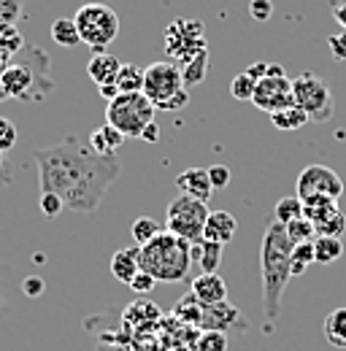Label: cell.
Returning a JSON list of instances; mask_svg holds the SVG:
<instances>
[{
  "label": "cell",
  "instance_id": "6da1fadb",
  "mask_svg": "<svg viewBox=\"0 0 346 351\" xmlns=\"http://www.w3.org/2000/svg\"><path fill=\"white\" fill-rule=\"evenodd\" d=\"M33 157L41 192H54L65 208L76 214H95L122 173L117 154L103 157L76 135H65L54 146L36 149Z\"/></svg>",
  "mask_w": 346,
  "mask_h": 351
},
{
  "label": "cell",
  "instance_id": "7a4b0ae2",
  "mask_svg": "<svg viewBox=\"0 0 346 351\" xmlns=\"http://www.w3.org/2000/svg\"><path fill=\"white\" fill-rule=\"evenodd\" d=\"M260 276H262V313L268 327L276 324L281 313V298L287 281L292 278V241L287 227L270 217L260 243Z\"/></svg>",
  "mask_w": 346,
  "mask_h": 351
},
{
  "label": "cell",
  "instance_id": "3957f363",
  "mask_svg": "<svg viewBox=\"0 0 346 351\" xmlns=\"http://www.w3.org/2000/svg\"><path fill=\"white\" fill-rule=\"evenodd\" d=\"M141 270L165 284L187 281L192 270V243L163 230L154 241L141 246Z\"/></svg>",
  "mask_w": 346,
  "mask_h": 351
},
{
  "label": "cell",
  "instance_id": "277c9868",
  "mask_svg": "<svg viewBox=\"0 0 346 351\" xmlns=\"http://www.w3.org/2000/svg\"><path fill=\"white\" fill-rule=\"evenodd\" d=\"M143 95L160 111H178L189 103V92L184 87L181 68L176 62H152L143 68Z\"/></svg>",
  "mask_w": 346,
  "mask_h": 351
},
{
  "label": "cell",
  "instance_id": "5b68a950",
  "mask_svg": "<svg viewBox=\"0 0 346 351\" xmlns=\"http://www.w3.org/2000/svg\"><path fill=\"white\" fill-rule=\"evenodd\" d=\"M154 103L143 92H122L106 108V122L122 132L125 138H141L146 125L154 122Z\"/></svg>",
  "mask_w": 346,
  "mask_h": 351
},
{
  "label": "cell",
  "instance_id": "8992f818",
  "mask_svg": "<svg viewBox=\"0 0 346 351\" xmlns=\"http://www.w3.org/2000/svg\"><path fill=\"white\" fill-rule=\"evenodd\" d=\"M82 44H86L95 54L106 51V46L111 44L119 36V16L111 5L106 3H86L76 11L73 16Z\"/></svg>",
  "mask_w": 346,
  "mask_h": 351
},
{
  "label": "cell",
  "instance_id": "52a82bcc",
  "mask_svg": "<svg viewBox=\"0 0 346 351\" xmlns=\"http://www.w3.org/2000/svg\"><path fill=\"white\" fill-rule=\"evenodd\" d=\"M209 214H211L209 203H203L198 197H189V195H178L168 206L165 230L184 238V241H189V243H198L203 238V227H206Z\"/></svg>",
  "mask_w": 346,
  "mask_h": 351
},
{
  "label": "cell",
  "instance_id": "ba28073f",
  "mask_svg": "<svg viewBox=\"0 0 346 351\" xmlns=\"http://www.w3.org/2000/svg\"><path fill=\"white\" fill-rule=\"evenodd\" d=\"M295 106L308 114L311 122H327L333 117V92L316 73H301L292 79Z\"/></svg>",
  "mask_w": 346,
  "mask_h": 351
},
{
  "label": "cell",
  "instance_id": "9c48e42d",
  "mask_svg": "<svg viewBox=\"0 0 346 351\" xmlns=\"http://www.w3.org/2000/svg\"><path fill=\"white\" fill-rule=\"evenodd\" d=\"M165 44H168V54L173 57L176 65L187 62L189 57L206 51L203 25L198 19H176L165 30Z\"/></svg>",
  "mask_w": 346,
  "mask_h": 351
},
{
  "label": "cell",
  "instance_id": "30bf717a",
  "mask_svg": "<svg viewBox=\"0 0 346 351\" xmlns=\"http://www.w3.org/2000/svg\"><path fill=\"white\" fill-rule=\"evenodd\" d=\"M314 195L338 200L344 195V181L327 165H308L298 176V197L305 200V197H314Z\"/></svg>",
  "mask_w": 346,
  "mask_h": 351
},
{
  "label": "cell",
  "instance_id": "8fae6325",
  "mask_svg": "<svg viewBox=\"0 0 346 351\" xmlns=\"http://www.w3.org/2000/svg\"><path fill=\"white\" fill-rule=\"evenodd\" d=\"M252 103L265 114H276V111H284V108L295 106L292 79H287V76H281V79H273V76L260 79Z\"/></svg>",
  "mask_w": 346,
  "mask_h": 351
},
{
  "label": "cell",
  "instance_id": "7c38bea8",
  "mask_svg": "<svg viewBox=\"0 0 346 351\" xmlns=\"http://www.w3.org/2000/svg\"><path fill=\"white\" fill-rule=\"evenodd\" d=\"M200 330H216V332H246V319L241 316V311L233 306L230 300L216 303V306H203V319H200Z\"/></svg>",
  "mask_w": 346,
  "mask_h": 351
},
{
  "label": "cell",
  "instance_id": "4fadbf2b",
  "mask_svg": "<svg viewBox=\"0 0 346 351\" xmlns=\"http://www.w3.org/2000/svg\"><path fill=\"white\" fill-rule=\"evenodd\" d=\"M33 84H36V71H33L30 65H22V62L5 65L3 79H0V87L5 89L8 97H16V100H36Z\"/></svg>",
  "mask_w": 346,
  "mask_h": 351
},
{
  "label": "cell",
  "instance_id": "5bb4252c",
  "mask_svg": "<svg viewBox=\"0 0 346 351\" xmlns=\"http://www.w3.org/2000/svg\"><path fill=\"white\" fill-rule=\"evenodd\" d=\"M189 292L203 303V306H216V303H224L227 300V284L219 273H200L192 284H189Z\"/></svg>",
  "mask_w": 346,
  "mask_h": 351
},
{
  "label": "cell",
  "instance_id": "9a60e30c",
  "mask_svg": "<svg viewBox=\"0 0 346 351\" xmlns=\"http://www.w3.org/2000/svg\"><path fill=\"white\" fill-rule=\"evenodd\" d=\"M176 186L181 189V195H189V197H198L203 203H209L214 186H211V178H209V168H187L176 176Z\"/></svg>",
  "mask_w": 346,
  "mask_h": 351
},
{
  "label": "cell",
  "instance_id": "2e32d148",
  "mask_svg": "<svg viewBox=\"0 0 346 351\" xmlns=\"http://www.w3.org/2000/svg\"><path fill=\"white\" fill-rule=\"evenodd\" d=\"M238 230V219L230 214V211H211L206 227H203V241H211V243H230L233 235Z\"/></svg>",
  "mask_w": 346,
  "mask_h": 351
},
{
  "label": "cell",
  "instance_id": "e0dca14e",
  "mask_svg": "<svg viewBox=\"0 0 346 351\" xmlns=\"http://www.w3.org/2000/svg\"><path fill=\"white\" fill-rule=\"evenodd\" d=\"M119 68H122V62H119L114 54H108V51H97V54L89 60L86 73H89V79H92L97 87H103V84H117Z\"/></svg>",
  "mask_w": 346,
  "mask_h": 351
},
{
  "label": "cell",
  "instance_id": "ac0fdd59",
  "mask_svg": "<svg viewBox=\"0 0 346 351\" xmlns=\"http://www.w3.org/2000/svg\"><path fill=\"white\" fill-rule=\"evenodd\" d=\"M111 273H114L117 281L130 284V281L141 273V246L119 249V252L111 257Z\"/></svg>",
  "mask_w": 346,
  "mask_h": 351
},
{
  "label": "cell",
  "instance_id": "d6986e66",
  "mask_svg": "<svg viewBox=\"0 0 346 351\" xmlns=\"http://www.w3.org/2000/svg\"><path fill=\"white\" fill-rule=\"evenodd\" d=\"M125 141H128V138L117 130V128H111L108 122H106L103 128L92 130V135H89V146H92L97 154H103V157H114V154L122 149Z\"/></svg>",
  "mask_w": 346,
  "mask_h": 351
},
{
  "label": "cell",
  "instance_id": "ffe728a7",
  "mask_svg": "<svg viewBox=\"0 0 346 351\" xmlns=\"http://www.w3.org/2000/svg\"><path fill=\"white\" fill-rule=\"evenodd\" d=\"M157 322H163V311L157 303H152V300H138V303H130L128 311H125V324L130 327H152V324H157Z\"/></svg>",
  "mask_w": 346,
  "mask_h": 351
},
{
  "label": "cell",
  "instance_id": "44dd1931",
  "mask_svg": "<svg viewBox=\"0 0 346 351\" xmlns=\"http://www.w3.org/2000/svg\"><path fill=\"white\" fill-rule=\"evenodd\" d=\"M222 252H224L222 243H211L200 238L198 243H192V263L200 265L203 273H216V267L222 265Z\"/></svg>",
  "mask_w": 346,
  "mask_h": 351
},
{
  "label": "cell",
  "instance_id": "7402d4cb",
  "mask_svg": "<svg viewBox=\"0 0 346 351\" xmlns=\"http://www.w3.org/2000/svg\"><path fill=\"white\" fill-rule=\"evenodd\" d=\"M171 316L176 322H181V324H189V327H198L200 330V319H203V303L192 295V292H187L176 306H173Z\"/></svg>",
  "mask_w": 346,
  "mask_h": 351
},
{
  "label": "cell",
  "instance_id": "603a6c76",
  "mask_svg": "<svg viewBox=\"0 0 346 351\" xmlns=\"http://www.w3.org/2000/svg\"><path fill=\"white\" fill-rule=\"evenodd\" d=\"M325 341L333 349H346V308H333L325 316Z\"/></svg>",
  "mask_w": 346,
  "mask_h": 351
},
{
  "label": "cell",
  "instance_id": "cb8c5ba5",
  "mask_svg": "<svg viewBox=\"0 0 346 351\" xmlns=\"http://www.w3.org/2000/svg\"><path fill=\"white\" fill-rule=\"evenodd\" d=\"M341 257H344V241L341 238H327V235L314 238V260H316V265H333Z\"/></svg>",
  "mask_w": 346,
  "mask_h": 351
},
{
  "label": "cell",
  "instance_id": "d4e9b609",
  "mask_svg": "<svg viewBox=\"0 0 346 351\" xmlns=\"http://www.w3.org/2000/svg\"><path fill=\"white\" fill-rule=\"evenodd\" d=\"M270 122H273V128L281 132H295L301 130L303 125H308L311 119H308V114L298 108V106H290V108H284V111H276V114H270Z\"/></svg>",
  "mask_w": 346,
  "mask_h": 351
},
{
  "label": "cell",
  "instance_id": "484cf974",
  "mask_svg": "<svg viewBox=\"0 0 346 351\" xmlns=\"http://www.w3.org/2000/svg\"><path fill=\"white\" fill-rule=\"evenodd\" d=\"M178 68H181V76H184V87L200 84L203 76H206V68H209V49L200 51V54H195V57H189V60L181 62Z\"/></svg>",
  "mask_w": 346,
  "mask_h": 351
},
{
  "label": "cell",
  "instance_id": "4316f807",
  "mask_svg": "<svg viewBox=\"0 0 346 351\" xmlns=\"http://www.w3.org/2000/svg\"><path fill=\"white\" fill-rule=\"evenodd\" d=\"M336 208H338V206H336L333 197L314 195V197H305V200H303V217H305L308 221H314V224H319L325 217H330Z\"/></svg>",
  "mask_w": 346,
  "mask_h": 351
},
{
  "label": "cell",
  "instance_id": "83f0119b",
  "mask_svg": "<svg viewBox=\"0 0 346 351\" xmlns=\"http://www.w3.org/2000/svg\"><path fill=\"white\" fill-rule=\"evenodd\" d=\"M51 38H54V44L65 46V49L82 44V36H79V27L73 19H54L51 22Z\"/></svg>",
  "mask_w": 346,
  "mask_h": 351
},
{
  "label": "cell",
  "instance_id": "f1b7e54d",
  "mask_svg": "<svg viewBox=\"0 0 346 351\" xmlns=\"http://www.w3.org/2000/svg\"><path fill=\"white\" fill-rule=\"evenodd\" d=\"M160 232H163L160 221H154L152 217H138V219L132 221V227H130V235H132L135 246H146V243L154 241Z\"/></svg>",
  "mask_w": 346,
  "mask_h": 351
},
{
  "label": "cell",
  "instance_id": "f546056e",
  "mask_svg": "<svg viewBox=\"0 0 346 351\" xmlns=\"http://www.w3.org/2000/svg\"><path fill=\"white\" fill-rule=\"evenodd\" d=\"M117 87L119 92H143V68H138L135 62H122Z\"/></svg>",
  "mask_w": 346,
  "mask_h": 351
},
{
  "label": "cell",
  "instance_id": "4dcf8cb0",
  "mask_svg": "<svg viewBox=\"0 0 346 351\" xmlns=\"http://www.w3.org/2000/svg\"><path fill=\"white\" fill-rule=\"evenodd\" d=\"M303 217V200L295 195V197H281L273 208V219L281 221V224H290V221L301 219Z\"/></svg>",
  "mask_w": 346,
  "mask_h": 351
},
{
  "label": "cell",
  "instance_id": "1f68e13d",
  "mask_svg": "<svg viewBox=\"0 0 346 351\" xmlns=\"http://www.w3.org/2000/svg\"><path fill=\"white\" fill-rule=\"evenodd\" d=\"M314 241L292 243V276H303L308 265H314Z\"/></svg>",
  "mask_w": 346,
  "mask_h": 351
},
{
  "label": "cell",
  "instance_id": "d6a6232c",
  "mask_svg": "<svg viewBox=\"0 0 346 351\" xmlns=\"http://www.w3.org/2000/svg\"><path fill=\"white\" fill-rule=\"evenodd\" d=\"M227 346H230V338L216 330H200L195 341V351H227Z\"/></svg>",
  "mask_w": 346,
  "mask_h": 351
},
{
  "label": "cell",
  "instance_id": "836d02e7",
  "mask_svg": "<svg viewBox=\"0 0 346 351\" xmlns=\"http://www.w3.org/2000/svg\"><path fill=\"white\" fill-rule=\"evenodd\" d=\"M316 227V235H327V238H341L346 232V217L344 211H333L330 217H325V219L319 221V224H314Z\"/></svg>",
  "mask_w": 346,
  "mask_h": 351
},
{
  "label": "cell",
  "instance_id": "e575fe53",
  "mask_svg": "<svg viewBox=\"0 0 346 351\" xmlns=\"http://www.w3.org/2000/svg\"><path fill=\"white\" fill-rule=\"evenodd\" d=\"M284 227H287V235H290L292 243H305V241H314V238H316V227H314V221H308L305 217L290 221V224H284Z\"/></svg>",
  "mask_w": 346,
  "mask_h": 351
},
{
  "label": "cell",
  "instance_id": "d590c367",
  "mask_svg": "<svg viewBox=\"0 0 346 351\" xmlns=\"http://www.w3.org/2000/svg\"><path fill=\"white\" fill-rule=\"evenodd\" d=\"M255 87H257V82L244 71V73L233 76V82H230V95H233L235 100H252V97H255Z\"/></svg>",
  "mask_w": 346,
  "mask_h": 351
},
{
  "label": "cell",
  "instance_id": "8d00e7d4",
  "mask_svg": "<svg viewBox=\"0 0 346 351\" xmlns=\"http://www.w3.org/2000/svg\"><path fill=\"white\" fill-rule=\"evenodd\" d=\"M22 19V0H0V27H14Z\"/></svg>",
  "mask_w": 346,
  "mask_h": 351
},
{
  "label": "cell",
  "instance_id": "74e56055",
  "mask_svg": "<svg viewBox=\"0 0 346 351\" xmlns=\"http://www.w3.org/2000/svg\"><path fill=\"white\" fill-rule=\"evenodd\" d=\"M14 146H16V128H14L11 119L0 117V152L8 154Z\"/></svg>",
  "mask_w": 346,
  "mask_h": 351
},
{
  "label": "cell",
  "instance_id": "f35d334b",
  "mask_svg": "<svg viewBox=\"0 0 346 351\" xmlns=\"http://www.w3.org/2000/svg\"><path fill=\"white\" fill-rule=\"evenodd\" d=\"M65 208V203L54 195V192H41V211L49 217V219H54V217H60V211Z\"/></svg>",
  "mask_w": 346,
  "mask_h": 351
},
{
  "label": "cell",
  "instance_id": "ab89813d",
  "mask_svg": "<svg viewBox=\"0 0 346 351\" xmlns=\"http://www.w3.org/2000/svg\"><path fill=\"white\" fill-rule=\"evenodd\" d=\"M128 287L135 292V295H149V292L157 287V281H154V276H149V273H143V270H141V273L130 281Z\"/></svg>",
  "mask_w": 346,
  "mask_h": 351
},
{
  "label": "cell",
  "instance_id": "60d3db41",
  "mask_svg": "<svg viewBox=\"0 0 346 351\" xmlns=\"http://www.w3.org/2000/svg\"><path fill=\"white\" fill-rule=\"evenodd\" d=\"M327 46H330V54H333V60H338V62H346V30H341V33H333V36H327Z\"/></svg>",
  "mask_w": 346,
  "mask_h": 351
},
{
  "label": "cell",
  "instance_id": "b9f144b4",
  "mask_svg": "<svg viewBox=\"0 0 346 351\" xmlns=\"http://www.w3.org/2000/svg\"><path fill=\"white\" fill-rule=\"evenodd\" d=\"M249 14H252V19H257V22H268V19L273 16V3H270V0H252V3H249Z\"/></svg>",
  "mask_w": 346,
  "mask_h": 351
},
{
  "label": "cell",
  "instance_id": "7bdbcfd3",
  "mask_svg": "<svg viewBox=\"0 0 346 351\" xmlns=\"http://www.w3.org/2000/svg\"><path fill=\"white\" fill-rule=\"evenodd\" d=\"M209 178H211V186H214V189H224V186L230 184L233 173H230L227 165H211V168H209Z\"/></svg>",
  "mask_w": 346,
  "mask_h": 351
},
{
  "label": "cell",
  "instance_id": "ee69618b",
  "mask_svg": "<svg viewBox=\"0 0 346 351\" xmlns=\"http://www.w3.org/2000/svg\"><path fill=\"white\" fill-rule=\"evenodd\" d=\"M22 292H25L27 298H41L43 295V278H38V276L25 278V281H22Z\"/></svg>",
  "mask_w": 346,
  "mask_h": 351
},
{
  "label": "cell",
  "instance_id": "f6af8a7d",
  "mask_svg": "<svg viewBox=\"0 0 346 351\" xmlns=\"http://www.w3.org/2000/svg\"><path fill=\"white\" fill-rule=\"evenodd\" d=\"M333 19L341 25V30H346V0H336L333 3Z\"/></svg>",
  "mask_w": 346,
  "mask_h": 351
},
{
  "label": "cell",
  "instance_id": "bcb514c9",
  "mask_svg": "<svg viewBox=\"0 0 346 351\" xmlns=\"http://www.w3.org/2000/svg\"><path fill=\"white\" fill-rule=\"evenodd\" d=\"M141 141H146V143H157V141H160V128H157V122H152V125L143 128Z\"/></svg>",
  "mask_w": 346,
  "mask_h": 351
},
{
  "label": "cell",
  "instance_id": "7dc6e473",
  "mask_svg": "<svg viewBox=\"0 0 346 351\" xmlns=\"http://www.w3.org/2000/svg\"><path fill=\"white\" fill-rule=\"evenodd\" d=\"M246 73H249L255 82L265 79V76H268V62H255V65H249V68H246Z\"/></svg>",
  "mask_w": 346,
  "mask_h": 351
},
{
  "label": "cell",
  "instance_id": "c3c4849f",
  "mask_svg": "<svg viewBox=\"0 0 346 351\" xmlns=\"http://www.w3.org/2000/svg\"><path fill=\"white\" fill-rule=\"evenodd\" d=\"M8 276H11V273H8V267H5V265H0V308H3L5 298H8V295H5V292H8V289H5V287H8Z\"/></svg>",
  "mask_w": 346,
  "mask_h": 351
},
{
  "label": "cell",
  "instance_id": "681fc988",
  "mask_svg": "<svg viewBox=\"0 0 346 351\" xmlns=\"http://www.w3.org/2000/svg\"><path fill=\"white\" fill-rule=\"evenodd\" d=\"M97 92H100V97H106L108 103H111V100H114L117 95H122V92H119V87H117V84H103V87H97Z\"/></svg>",
  "mask_w": 346,
  "mask_h": 351
},
{
  "label": "cell",
  "instance_id": "f907efd6",
  "mask_svg": "<svg viewBox=\"0 0 346 351\" xmlns=\"http://www.w3.org/2000/svg\"><path fill=\"white\" fill-rule=\"evenodd\" d=\"M268 76H273V79H281V76H287V73H284V68H281L279 62H270V65H268Z\"/></svg>",
  "mask_w": 346,
  "mask_h": 351
},
{
  "label": "cell",
  "instance_id": "816d5d0a",
  "mask_svg": "<svg viewBox=\"0 0 346 351\" xmlns=\"http://www.w3.org/2000/svg\"><path fill=\"white\" fill-rule=\"evenodd\" d=\"M3 171H5V154L0 152V176H3Z\"/></svg>",
  "mask_w": 346,
  "mask_h": 351
},
{
  "label": "cell",
  "instance_id": "f5cc1de1",
  "mask_svg": "<svg viewBox=\"0 0 346 351\" xmlns=\"http://www.w3.org/2000/svg\"><path fill=\"white\" fill-rule=\"evenodd\" d=\"M5 65H8V62H3V60H0V79H3V71H5Z\"/></svg>",
  "mask_w": 346,
  "mask_h": 351
},
{
  "label": "cell",
  "instance_id": "db71d44e",
  "mask_svg": "<svg viewBox=\"0 0 346 351\" xmlns=\"http://www.w3.org/2000/svg\"><path fill=\"white\" fill-rule=\"evenodd\" d=\"M5 97H8V95H5V89L0 87V100H5Z\"/></svg>",
  "mask_w": 346,
  "mask_h": 351
},
{
  "label": "cell",
  "instance_id": "11a10c76",
  "mask_svg": "<svg viewBox=\"0 0 346 351\" xmlns=\"http://www.w3.org/2000/svg\"><path fill=\"white\" fill-rule=\"evenodd\" d=\"M187 351H195V349H187Z\"/></svg>",
  "mask_w": 346,
  "mask_h": 351
}]
</instances>
